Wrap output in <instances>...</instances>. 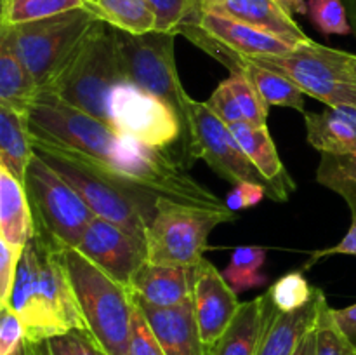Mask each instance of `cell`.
<instances>
[{
  "instance_id": "obj_1",
  "label": "cell",
  "mask_w": 356,
  "mask_h": 355,
  "mask_svg": "<svg viewBox=\"0 0 356 355\" xmlns=\"http://www.w3.org/2000/svg\"><path fill=\"white\" fill-rule=\"evenodd\" d=\"M24 120L33 148L68 157L143 200L155 204L156 198H169L229 211L222 198L191 178L183 162L170 159L165 150L118 134L110 124L76 110L51 90H38Z\"/></svg>"
},
{
  "instance_id": "obj_2",
  "label": "cell",
  "mask_w": 356,
  "mask_h": 355,
  "mask_svg": "<svg viewBox=\"0 0 356 355\" xmlns=\"http://www.w3.org/2000/svg\"><path fill=\"white\" fill-rule=\"evenodd\" d=\"M19 315L24 340L42 341L87 329L59 254L38 242L24 246L7 303Z\"/></svg>"
},
{
  "instance_id": "obj_3",
  "label": "cell",
  "mask_w": 356,
  "mask_h": 355,
  "mask_svg": "<svg viewBox=\"0 0 356 355\" xmlns=\"http://www.w3.org/2000/svg\"><path fill=\"white\" fill-rule=\"evenodd\" d=\"M58 254L87 331L108 355H131L134 313L131 289L113 281L79 249H66Z\"/></svg>"
},
{
  "instance_id": "obj_4",
  "label": "cell",
  "mask_w": 356,
  "mask_h": 355,
  "mask_svg": "<svg viewBox=\"0 0 356 355\" xmlns=\"http://www.w3.org/2000/svg\"><path fill=\"white\" fill-rule=\"evenodd\" d=\"M125 82L115 28L97 21L65 68L45 87L76 110L110 122V97Z\"/></svg>"
},
{
  "instance_id": "obj_5",
  "label": "cell",
  "mask_w": 356,
  "mask_h": 355,
  "mask_svg": "<svg viewBox=\"0 0 356 355\" xmlns=\"http://www.w3.org/2000/svg\"><path fill=\"white\" fill-rule=\"evenodd\" d=\"M115 35L125 82L141 87L176 111L183 129V153L190 162L195 100L186 93L177 73L174 58V38L177 33L155 30L134 35L115 28Z\"/></svg>"
},
{
  "instance_id": "obj_6",
  "label": "cell",
  "mask_w": 356,
  "mask_h": 355,
  "mask_svg": "<svg viewBox=\"0 0 356 355\" xmlns=\"http://www.w3.org/2000/svg\"><path fill=\"white\" fill-rule=\"evenodd\" d=\"M35 237L54 253L76 249L97 218L79 191L35 153L24 178Z\"/></svg>"
},
{
  "instance_id": "obj_7",
  "label": "cell",
  "mask_w": 356,
  "mask_h": 355,
  "mask_svg": "<svg viewBox=\"0 0 356 355\" xmlns=\"http://www.w3.org/2000/svg\"><path fill=\"white\" fill-rule=\"evenodd\" d=\"M97 21L99 17L80 7L31 23L0 26V42L9 45L38 87L45 89L65 68Z\"/></svg>"
},
{
  "instance_id": "obj_8",
  "label": "cell",
  "mask_w": 356,
  "mask_h": 355,
  "mask_svg": "<svg viewBox=\"0 0 356 355\" xmlns=\"http://www.w3.org/2000/svg\"><path fill=\"white\" fill-rule=\"evenodd\" d=\"M233 211L179 204L156 198L155 214L146 232L148 261L169 267H195L205 260L207 239L221 223L233 221Z\"/></svg>"
},
{
  "instance_id": "obj_9",
  "label": "cell",
  "mask_w": 356,
  "mask_h": 355,
  "mask_svg": "<svg viewBox=\"0 0 356 355\" xmlns=\"http://www.w3.org/2000/svg\"><path fill=\"white\" fill-rule=\"evenodd\" d=\"M245 58L282 73L302 93L322 101L327 106H356V80L348 70V52L309 42L298 45L287 54Z\"/></svg>"
},
{
  "instance_id": "obj_10",
  "label": "cell",
  "mask_w": 356,
  "mask_h": 355,
  "mask_svg": "<svg viewBox=\"0 0 356 355\" xmlns=\"http://www.w3.org/2000/svg\"><path fill=\"white\" fill-rule=\"evenodd\" d=\"M52 169L61 174L92 209L97 218L118 225L132 235L146 240L149 221L155 214V204L136 197L131 191L97 174L96 171L49 150L33 148Z\"/></svg>"
},
{
  "instance_id": "obj_11",
  "label": "cell",
  "mask_w": 356,
  "mask_h": 355,
  "mask_svg": "<svg viewBox=\"0 0 356 355\" xmlns=\"http://www.w3.org/2000/svg\"><path fill=\"white\" fill-rule=\"evenodd\" d=\"M202 159L222 180L232 183H256L266 190L271 200L285 202L282 191L268 178L259 173L252 160L247 157L228 125L219 120L205 103L193 104V139H191L190 160Z\"/></svg>"
},
{
  "instance_id": "obj_12",
  "label": "cell",
  "mask_w": 356,
  "mask_h": 355,
  "mask_svg": "<svg viewBox=\"0 0 356 355\" xmlns=\"http://www.w3.org/2000/svg\"><path fill=\"white\" fill-rule=\"evenodd\" d=\"M108 124L118 134L156 150L181 141L183 132L179 117L169 104L131 82L118 84L111 93Z\"/></svg>"
},
{
  "instance_id": "obj_13",
  "label": "cell",
  "mask_w": 356,
  "mask_h": 355,
  "mask_svg": "<svg viewBox=\"0 0 356 355\" xmlns=\"http://www.w3.org/2000/svg\"><path fill=\"white\" fill-rule=\"evenodd\" d=\"M76 249L125 287H129L139 267L148 261L145 239H139L103 218H96L90 223Z\"/></svg>"
},
{
  "instance_id": "obj_14",
  "label": "cell",
  "mask_w": 356,
  "mask_h": 355,
  "mask_svg": "<svg viewBox=\"0 0 356 355\" xmlns=\"http://www.w3.org/2000/svg\"><path fill=\"white\" fill-rule=\"evenodd\" d=\"M193 306L202 341L205 347H211L228 329L242 303L238 301V294L222 277V271H219L211 261L204 260L198 265Z\"/></svg>"
},
{
  "instance_id": "obj_15",
  "label": "cell",
  "mask_w": 356,
  "mask_h": 355,
  "mask_svg": "<svg viewBox=\"0 0 356 355\" xmlns=\"http://www.w3.org/2000/svg\"><path fill=\"white\" fill-rule=\"evenodd\" d=\"M132 292V291H131ZM165 355H207L195 317L193 299L179 306H153L132 294Z\"/></svg>"
},
{
  "instance_id": "obj_16",
  "label": "cell",
  "mask_w": 356,
  "mask_h": 355,
  "mask_svg": "<svg viewBox=\"0 0 356 355\" xmlns=\"http://www.w3.org/2000/svg\"><path fill=\"white\" fill-rule=\"evenodd\" d=\"M200 10L245 23L275 35L294 47L313 42L296 23L294 16H291L277 0H207L202 3Z\"/></svg>"
},
{
  "instance_id": "obj_17",
  "label": "cell",
  "mask_w": 356,
  "mask_h": 355,
  "mask_svg": "<svg viewBox=\"0 0 356 355\" xmlns=\"http://www.w3.org/2000/svg\"><path fill=\"white\" fill-rule=\"evenodd\" d=\"M197 275L198 265L169 267L146 261L134 274L129 289L153 306H179L193 299Z\"/></svg>"
},
{
  "instance_id": "obj_18",
  "label": "cell",
  "mask_w": 356,
  "mask_h": 355,
  "mask_svg": "<svg viewBox=\"0 0 356 355\" xmlns=\"http://www.w3.org/2000/svg\"><path fill=\"white\" fill-rule=\"evenodd\" d=\"M323 296L316 287L308 305L294 312H280L266 292V317L256 355H294L302 338L315 327Z\"/></svg>"
},
{
  "instance_id": "obj_19",
  "label": "cell",
  "mask_w": 356,
  "mask_h": 355,
  "mask_svg": "<svg viewBox=\"0 0 356 355\" xmlns=\"http://www.w3.org/2000/svg\"><path fill=\"white\" fill-rule=\"evenodd\" d=\"M186 21H193L214 40L221 42L222 45L238 52V54L249 56V58L282 56L296 49L294 45L287 44L275 35L257 30V28L240 23V21L229 19V17L218 16V14L202 13L200 10V13L188 17Z\"/></svg>"
},
{
  "instance_id": "obj_20",
  "label": "cell",
  "mask_w": 356,
  "mask_h": 355,
  "mask_svg": "<svg viewBox=\"0 0 356 355\" xmlns=\"http://www.w3.org/2000/svg\"><path fill=\"white\" fill-rule=\"evenodd\" d=\"M306 138L320 153L356 155V106L339 104L323 111H306Z\"/></svg>"
},
{
  "instance_id": "obj_21",
  "label": "cell",
  "mask_w": 356,
  "mask_h": 355,
  "mask_svg": "<svg viewBox=\"0 0 356 355\" xmlns=\"http://www.w3.org/2000/svg\"><path fill=\"white\" fill-rule=\"evenodd\" d=\"M33 235V218L23 183L0 167V240L23 253Z\"/></svg>"
},
{
  "instance_id": "obj_22",
  "label": "cell",
  "mask_w": 356,
  "mask_h": 355,
  "mask_svg": "<svg viewBox=\"0 0 356 355\" xmlns=\"http://www.w3.org/2000/svg\"><path fill=\"white\" fill-rule=\"evenodd\" d=\"M228 127L236 141L240 143L243 152L247 153V157L259 169V173L264 178H268L287 200L292 191L296 190V183L282 164V159L278 155L277 146L271 139L268 127H252L247 122H238V124L228 125Z\"/></svg>"
},
{
  "instance_id": "obj_23",
  "label": "cell",
  "mask_w": 356,
  "mask_h": 355,
  "mask_svg": "<svg viewBox=\"0 0 356 355\" xmlns=\"http://www.w3.org/2000/svg\"><path fill=\"white\" fill-rule=\"evenodd\" d=\"M266 317V292L242 303L228 329L207 347V355H256Z\"/></svg>"
},
{
  "instance_id": "obj_24",
  "label": "cell",
  "mask_w": 356,
  "mask_h": 355,
  "mask_svg": "<svg viewBox=\"0 0 356 355\" xmlns=\"http://www.w3.org/2000/svg\"><path fill=\"white\" fill-rule=\"evenodd\" d=\"M35 155L23 115L0 104V167L24 183L28 166Z\"/></svg>"
},
{
  "instance_id": "obj_25",
  "label": "cell",
  "mask_w": 356,
  "mask_h": 355,
  "mask_svg": "<svg viewBox=\"0 0 356 355\" xmlns=\"http://www.w3.org/2000/svg\"><path fill=\"white\" fill-rule=\"evenodd\" d=\"M38 90L40 87L26 66L9 45L0 42V104L24 117Z\"/></svg>"
},
{
  "instance_id": "obj_26",
  "label": "cell",
  "mask_w": 356,
  "mask_h": 355,
  "mask_svg": "<svg viewBox=\"0 0 356 355\" xmlns=\"http://www.w3.org/2000/svg\"><path fill=\"white\" fill-rule=\"evenodd\" d=\"M86 9L127 33L141 35L156 30V16L146 0H86Z\"/></svg>"
},
{
  "instance_id": "obj_27",
  "label": "cell",
  "mask_w": 356,
  "mask_h": 355,
  "mask_svg": "<svg viewBox=\"0 0 356 355\" xmlns=\"http://www.w3.org/2000/svg\"><path fill=\"white\" fill-rule=\"evenodd\" d=\"M266 251L261 247H238L232 253L229 265L222 270V277L229 287L238 294L247 289H256L266 284V275L261 274Z\"/></svg>"
},
{
  "instance_id": "obj_28",
  "label": "cell",
  "mask_w": 356,
  "mask_h": 355,
  "mask_svg": "<svg viewBox=\"0 0 356 355\" xmlns=\"http://www.w3.org/2000/svg\"><path fill=\"white\" fill-rule=\"evenodd\" d=\"M86 7V0H2L0 26L31 23Z\"/></svg>"
},
{
  "instance_id": "obj_29",
  "label": "cell",
  "mask_w": 356,
  "mask_h": 355,
  "mask_svg": "<svg viewBox=\"0 0 356 355\" xmlns=\"http://www.w3.org/2000/svg\"><path fill=\"white\" fill-rule=\"evenodd\" d=\"M316 181L343 198L356 195V155L322 153L316 169Z\"/></svg>"
},
{
  "instance_id": "obj_30",
  "label": "cell",
  "mask_w": 356,
  "mask_h": 355,
  "mask_svg": "<svg viewBox=\"0 0 356 355\" xmlns=\"http://www.w3.org/2000/svg\"><path fill=\"white\" fill-rule=\"evenodd\" d=\"M316 287H312L308 278L302 275L301 270L289 271L284 277L278 278L270 289H268V296H270L271 303L277 306L280 312H294V310L302 308L308 305L315 296Z\"/></svg>"
},
{
  "instance_id": "obj_31",
  "label": "cell",
  "mask_w": 356,
  "mask_h": 355,
  "mask_svg": "<svg viewBox=\"0 0 356 355\" xmlns=\"http://www.w3.org/2000/svg\"><path fill=\"white\" fill-rule=\"evenodd\" d=\"M316 355H356V347L348 340L346 334L334 319V308H330L323 296L320 303L318 319L315 326Z\"/></svg>"
},
{
  "instance_id": "obj_32",
  "label": "cell",
  "mask_w": 356,
  "mask_h": 355,
  "mask_svg": "<svg viewBox=\"0 0 356 355\" xmlns=\"http://www.w3.org/2000/svg\"><path fill=\"white\" fill-rule=\"evenodd\" d=\"M226 80H228L229 87H232L233 94H235L236 103H238L240 110H242L243 120L249 125H252V127H268L266 122L270 106L261 97L256 87L252 86V82L242 72L229 73V79Z\"/></svg>"
},
{
  "instance_id": "obj_33",
  "label": "cell",
  "mask_w": 356,
  "mask_h": 355,
  "mask_svg": "<svg viewBox=\"0 0 356 355\" xmlns=\"http://www.w3.org/2000/svg\"><path fill=\"white\" fill-rule=\"evenodd\" d=\"M308 16L325 35L353 33L343 0H308Z\"/></svg>"
},
{
  "instance_id": "obj_34",
  "label": "cell",
  "mask_w": 356,
  "mask_h": 355,
  "mask_svg": "<svg viewBox=\"0 0 356 355\" xmlns=\"http://www.w3.org/2000/svg\"><path fill=\"white\" fill-rule=\"evenodd\" d=\"M156 16V31H172L195 13L193 0H146Z\"/></svg>"
},
{
  "instance_id": "obj_35",
  "label": "cell",
  "mask_w": 356,
  "mask_h": 355,
  "mask_svg": "<svg viewBox=\"0 0 356 355\" xmlns=\"http://www.w3.org/2000/svg\"><path fill=\"white\" fill-rule=\"evenodd\" d=\"M205 104L209 106V110L219 118V120L225 122L226 125L238 124L243 120V113L240 110L238 103L235 100V94H233L232 87H229L228 80H222L216 90L212 93V96L209 97V101H205Z\"/></svg>"
},
{
  "instance_id": "obj_36",
  "label": "cell",
  "mask_w": 356,
  "mask_h": 355,
  "mask_svg": "<svg viewBox=\"0 0 356 355\" xmlns=\"http://www.w3.org/2000/svg\"><path fill=\"white\" fill-rule=\"evenodd\" d=\"M134 301V299H132ZM131 355H165L160 347L159 340L153 334L152 327L146 322L145 315L134 303V313H132V341Z\"/></svg>"
},
{
  "instance_id": "obj_37",
  "label": "cell",
  "mask_w": 356,
  "mask_h": 355,
  "mask_svg": "<svg viewBox=\"0 0 356 355\" xmlns=\"http://www.w3.org/2000/svg\"><path fill=\"white\" fill-rule=\"evenodd\" d=\"M24 340L19 315L9 305H0V355H10Z\"/></svg>"
},
{
  "instance_id": "obj_38",
  "label": "cell",
  "mask_w": 356,
  "mask_h": 355,
  "mask_svg": "<svg viewBox=\"0 0 356 355\" xmlns=\"http://www.w3.org/2000/svg\"><path fill=\"white\" fill-rule=\"evenodd\" d=\"M344 200H346V204L350 205V211H351L350 230H348V233L343 237V240H341L337 246L313 253L308 263L302 267V270L312 268L313 265L318 263L320 260H323V258L327 256H334V254H353V256H356V195H348V197H344Z\"/></svg>"
},
{
  "instance_id": "obj_39",
  "label": "cell",
  "mask_w": 356,
  "mask_h": 355,
  "mask_svg": "<svg viewBox=\"0 0 356 355\" xmlns=\"http://www.w3.org/2000/svg\"><path fill=\"white\" fill-rule=\"evenodd\" d=\"M19 258L21 251L14 249L9 244L0 240V305L7 303L10 291H13Z\"/></svg>"
},
{
  "instance_id": "obj_40",
  "label": "cell",
  "mask_w": 356,
  "mask_h": 355,
  "mask_svg": "<svg viewBox=\"0 0 356 355\" xmlns=\"http://www.w3.org/2000/svg\"><path fill=\"white\" fill-rule=\"evenodd\" d=\"M266 197V190L263 187L256 183H238L233 187V190L229 191L228 197H226V205H228L229 211H242V209H249L252 205L259 204L263 198Z\"/></svg>"
},
{
  "instance_id": "obj_41",
  "label": "cell",
  "mask_w": 356,
  "mask_h": 355,
  "mask_svg": "<svg viewBox=\"0 0 356 355\" xmlns=\"http://www.w3.org/2000/svg\"><path fill=\"white\" fill-rule=\"evenodd\" d=\"M334 319L339 324L343 333L346 334L348 340L356 347V303L346 308L334 310Z\"/></svg>"
},
{
  "instance_id": "obj_42",
  "label": "cell",
  "mask_w": 356,
  "mask_h": 355,
  "mask_svg": "<svg viewBox=\"0 0 356 355\" xmlns=\"http://www.w3.org/2000/svg\"><path fill=\"white\" fill-rule=\"evenodd\" d=\"M72 334L73 338H75L80 355H108L106 352L103 350V347L94 340V336L87 329L72 331Z\"/></svg>"
},
{
  "instance_id": "obj_43",
  "label": "cell",
  "mask_w": 356,
  "mask_h": 355,
  "mask_svg": "<svg viewBox=\"0 0 356 355\" xmlns=\"http://www.w3.org/2000/svg\"><path fill=\"white\" fill-rule=\"evenodd\" d=\"M49 347H51L52 355H80L79 347H76V341L72 333L51 338Z\"/></svg>"
},
{
  "instance_id": "obj_44",
  "label": "cell",
  "mask_w": 356,
  "mask_h": 355,
  "mask_svg": "<svg viewBox=\"0 0 356 355\" xmlns=\"http://www.w3.org/2000/svg\"><path fill=\"white\" fill-rule=\"evenodd\" d=\"M316 326V324H315ZM294 355H316V333H315V327L302 338L301 345L298 347Z\"/></svg>"
},
{
  "instance_id": "obj_45",
  "label": "cell",
  "mask_w": 356,
  "mask_h": 355,
  "mask_svg": "<svg viewBox=\"0 0 356 355\" xmlns=\"http://www.w3.org/2000/svg\"><path fill=\"white\" fill-rule=\"evenodd\" d=\"M24 347H26V355H52L51 347H49V340H42V341L24 340Z\"/></svg>"
},
{
  "instance_id": "obj_46",
  "label": "cell",
  "mask_w": 356,
  "mask_h": 355,
  "mask_svg": "<svg viewBox=\"0 0 356 355\" xmlns=\"http://www.w3.org/2000/svg\"><path fill=\"white\" fill-rule=\"evenodd\" d=\"M291 16L294 14H308V3L306 0H277Z\"/></svg>"
},
{
  "instance_id": "obj_47",
  "label": "cell",
  "mask_w": 356,
  "mask_h": 355,
  "mask_svg": "<svg viewBox=\"0 0 356 355\" xmlns=\"http://www.w3.org/2000/svg\"><path fill=\"white\" fill-rule=\"evenodd\" d=\"M344 7H346L348 13V19H350L351 30L356 35V0H343Z\"/></svg>"
},
{
  "instance_id": "obj_48",
  "label": "cell",
  "mask_w": 356,
  "mask_h": 355,
  "mask_svg": "<svg viewBox=\"0 0 356 355\" xmlns=\"http://www.w3.org/2000/svg\"><path fill=\"white\" fill-rule=\"evenodd\" d=\"M346 63H348V70H350V73L356 80V54H350V52H348Z\"/></svg>"
},
{
  "instance_id": "obj_49",
  "label": "cell",
  "mask_w": 356,
  "mask_h": 355,
  "mask_svg": "<svg viewBox=\"0 0 356 355\" xmlns=\"http://www.w3.org/2000/svg\"><path fill=\"white\" fill-rule=\"evenodd\" d=\"M10 355H26V347H24V340H23V343H21L19 347H17L16 350H14Z\"/></svg>"
},
{
  "instance_id": "obj_50",
  "label": "cell",
  "mask_w": 356,
  "mask_h": 355,
  "mask_svg": "<svg viewBox=\"0 0 356 355\" xmlns=\"http://www.w3.org/2000/svg\"><path fill=\"white\" fill-rule=\"evenodd\" d=\"M204 2H207V0H193V7H195V13L193 14H197L198 10H200L202 3H204ZM193 14H191V16H193Z\"/></svg>"
}]
</instances>
